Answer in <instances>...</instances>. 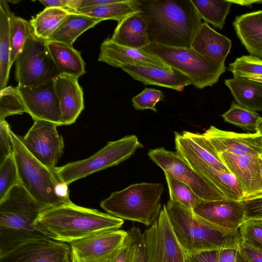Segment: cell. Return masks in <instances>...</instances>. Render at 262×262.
Returning a JSON list of instances; mask_svg holds the SVG:
<instances>
[{
  "label": "cell",
  "mask_w": 262,
  "mask_h": 262,
  "mask_svg": "<svg viewBox=\"0 0 262 262\" xmlns=\"http://www.w3.org/2000/svg\"><path fill=\"white\" fill-rule=\"evenodd\" d=\"M259 164H260L261 176V178H262V158L260 157H259Z\"/></svg>",
  "instance_id": "db71d44e"
},
{
  "label": "cell",
  "mask_w": 262,
  "mask_h": 262,
  "mask_svg": "<svg viewBox=\"0 0 262 262\" xmlns=\"http://www.w3.org/2000/svg\"><path fill=\"white\" fill-rule=\"evenodd\" d=\"M19 183L17 168L12 154L0 163V201Z\"/></svg>",
  "instance_id": "74e56055"
},
{
  "label": "cell",
  "mask_w": 262,
  "mask_h": 262,
  "mask_svg": "<svg viewBox=\"0 0 262 262\" xmlns=\"http://www.w3.org/2000/svg\"><path fill=\"white\" fill-rule=\"evenodd\" d=\"M176 152L195 171L211 182L227 198L244 200V194L234 175L222 172L206 163L192 152L174 135Z\"/></svg>",
  "instance_id": "ac0fdd59"
},
{
  "label": "cell",
  "mask_w": 262,
  "mask_h": 262,
  "mask_svg": "<svg viewBox=\"0 0 262 262\" xmlns=\"http://www.w3.org/2000/svg\"><path fill=\"white\" fill-rule=\"evenodd\" d=\"M24 113L26 108L16 88L7 86L0 90V122L9 116Z\"/></svg>",
  "instance_id": "d590c367"
},
{
  "label": "cell",
  "mask_w": 262,
  "mask_h": 262,
  "mask_svg": "<svg viewBox=\"0 0 262 262\" xmlns=\"http://www.w3.org/2000/svg\"><path fill=\"white\" fill-rule=\"evenodd\" d=\"M235 262H249L246 258H245L239 252L237 254Z\"/></svg>",
  "instance_id": "f5cc1de1"
},
{
  "label": "cell",
  "mask_w": 262,
  "mask_h": 262,
  "mask_svg": "<svg viewBox=\"0 0 262 262\" xmlns=\"http://www.w3.org/2000/svg\"><path fill=\"white\" fill-rule=\"evenodd\" d=\"M239 252L249 262H262V251L242 243Z\"/></svg>",
  "instance_id": "bcb514c9"
},
{
  "label": "cell",
  "mask_w": 262,
  "mask_h": 262,
  "mask_svg": "<svg viewBox=\"0 0 262 262\" xmlns=\"http://www.w3.org/2000/svg\"><path fill=\"white\" fill-rule=\"evenodd\" d=\"M150 42L191 48L202 19L191 0H139Z\"/></svg>",
  "instance_id": "6da1fadb"
},
{
  "label": "cell",
  "mask_w": 262,
  "mask_h": 262,
  "mask_svg": "<svg viewBox=\"0 0 262 262\" xmlns=\"http://www.w3.org/2000/svg\"><path fill=\"white\" fill-rule=\"evenodd\" d=\"M193 211L208 222L230 230H238L245 221L242 201L229 199L211 201L203 200Z\"/></svg>",
  "instance_id": "ffe728a7"
},
{
  "label": "cell",
  "mask_w": 262,
  "mask_h": 262,
  "mask_svg": "<svg viewBox=\"0 0 262 262\" xmlns=\"http://www.w3.org/2000/svg\"><path fill=\"white\" fill-rule=\"evenodd\" d=\"M102 21L100 19L73 11L48 40L59 41L73 46L80 35Z\"/></svg>",
  "instance_id": "83f0119b"
},
{
  "label": "cell",
  "mask_w": 262,
  "mask_h": 262,
  "mask_svg": "<svg viewBox=\"0 0 262 262\" xmlns=\"http://www.w3.org/2000/svg\"><path fill=\"white\" fill-rule=\"evenodd\" d=\"M238 249L227 248L220 250L218 262H235Z\"/></svg>",
  "instance_id": "7dc6e473"
},
{
  "label": "cell",
  "mask_w": 262,
  "mask_h": 262,
  "mask_svg": "<svg viewBox=\"0 0 262 262\" xmlns=\"http://www.w3.org/2000/svg\"><path fill=\"white\" fill-rule=\"evenodd\" d=\"M15 76L18 85L37 86L53 81L59 74L51 59L45 41L33 30L15 61Z\"/></svg>",
  "instance_id": "9c48e42d"
},
{
  "label": "cell",
  "mask_w": 262,
  "mask_h": 262,
  "mask_svg": "<svg viewBox=\"0 0 262 262\" xmlns=\"http://www.w3.org/2000/svg\"><path fill=\"white\" fill-rule=\"evenodd\" d=\"M232 4H237L241 6L250 7L253 4H262V0H230Z\"/></svg>",
  "instance_id": "681fc988"
},
{
  "label": "cell",
  "mask_w": 262,
  "mask_h": 262,
  "mask_svg": "<svg viewBox=\"0 0 262 262\" xmlns=\"http://www.w3.org/2000/svg\"><path fill=\"white\" fill-rule=\"evenodd\" d=\"M233 26L250 55L262 59V10L236 16Z\"/></svg>",
  "instance_id": "d4e9b609"
},
{
  "label": "cell",
  "mask_w": 262,
  "mask_h": 262,
  "mask_svg": "<svg viewBox=\"0 0 262 262\" xmlns=\"http://www.w3.org/2000/svg\"><path fill=\"white\" fill-rule=\"evenodd\" d=\"M224 83L238 104L254 112L262 111V82L233 77Z\"/></svg>",
  "instance_id": "4316f807"
},
{
  "label": "cell",
  "mask_w": 262,
  "mask_h": 262,
  "mask_svg": "<svg viewBox=\"0 0 262 262\" xmlns=\"http://www.w3.org/2000/svg\"><path fill=\"white\" fill-rule=\"evenodd\" d=\"M242 201L245 210V221L262 220V195Z\"/></svg>",
  "instance_id": "7bdbcfd3"
},
{
  "label": "cell",
  "mask_w": 262,
  "mask_h": 262,
  "mask_svg": "<svg viewBox=\"0 0 262 262\" xmlns=\"http://www.w3.org/2000/svg\"><path fill=\"white\" fill-rule=\"evenodd\" d=\"M10 127L6 120L0 122V163L13 154Z\"/></svg>",
  "instance_id": "b9f144b4"
},
{
  "label": "cell",
  "mask_w": 262,
  "mask_h": 262,
  "mask_svg": "<svg viewBox=\"0 0 262 262\" xmlns=\"http://www.w3.org/2000/svg\"><path fill=\"white\" fill-rule=\"evenodd\" d=\"M32 30L30 21L15 16L12 12L10 18V66L11 67L22 51Z\"/></svg>",
  "instance_id": "d6a6232c"
},
{
  "label": "cell",
  "mask_w": 262,
  "mask_h": 262,
  "mask_svg": "<svg viewBox=\"0 0 262 262\" xmlns=\"http://www.w3.org/2000/svg\"><path fill=\"white\" fill-rule=\"evenodd\" d=\"M12 13L8 1H0V90L7 86L9 72L10 18Z\"/></svg>",
  "instance_id": "f546056e"
},
{
  "label": "cell",
  "mask_w": 262,
  "mask_h": 262,
  "mask_svg": "<svg viewBox=\"0 0 262 262\" xmlns=\"http://www.w3.org/2000/svg\"><path fill=\"white\" fill-rule=\"evenodd\" d=\"M39 2L46 8L55 7L70 10L71 0H41Z\"/></svg>",
  "instance_id": "c3c4849f"
},
{
  "label": "cell",
  "mask_w": 262,
  "mask_h": 262,
  "mask_svg": "<svg viewBox=\"0 0 262 262\" xmlns=\"http://www.w3.org/2000/svg\"><path fill=\"white\" fill-rule=\"evenodd\" d=\"M219 254L220 250L206 251L194 253L185 252V262H218Z\"/></svg>",
  "instance_id": "ee69618b"
},
{
  "label": "cell",
  "mask_w": 262,
  "mask_h": 262,
  "mask_svg": "<svg viewBox=\"0 0 262 262\" xmlns=\"http://www.w3.org/2000/svg\"><path fill=\"white\" fill-rule=\"evenodd\" d=\"M247 78L250 80L262 82V75L251 76Z\"/></svg>",
  "instance_id": "816d5d0a"
},
{
  "label": "cell",
  "mask_w": 262,
  "mask_h": 262,
  "mask_svg": "<svg viewBox=\"0 0 262 262\" xmlns=\"http://www.w3.org/2000/svg\"><path fill=\"white\" fill-rule=\"evenodd\" d=\"M0 262H73L68 243L48 237L25 242L0 255Z\"/></svg>",
  "instance_id": "4fadbf2b"
},
{
  "label": "cell",
  "mask_w": 262,
  "mask_h": 262,
  "mask_svg": "<svg viewBox=\"0 0 262 262\" xmlns=\"http://www.w3.org/2000/svg\"><path fill=\"white\" fill-rule=\"evenodd\" d=\"M143 145L134 135L110 141L91 157L72 162L54 170L59 180L69 185L94 172L119 164L134 154Z\"/></svg>",
  "instance_id": "ba28073f"
},
{
  "label": "cell",
  "mask_w": 262,
  "mask_h": 262,
  "mask_svg": "<svg viewBox=\"0 0 262 262\" xmlns=\"http://www.w3.org/2000/svg\"><path fill=\"white\" fill-rule=\"evenodd\" d=\"M53 83L59 102L60 125H71L75 123L84 107L83 93L78 78L60 74Z\"/></svg>",
  "instance_id": "44dd1931"
},
{
  "label": "cell",
  "mask_w": 262,
  "mask_h": 262,
  "mask_svg": "<svg viewBox=\"0 0 262 262\" xmlns=\"http://www.w3.org/2000/svg\"><path fill=\"white\" fill-rule=\"evenodd\" d=\"M143 235L148 262H185V252L173 229L165 204L158 219Z\"/></svg>",
  "instance_id": "8fae6325"
},
{
  "label": "cell",
  "mask_w": 262,
  "mask_h": 262,
  "mask_svg": "<svg viewBox=\"0 0 262 262\" xmlns=\"http://www.w3.org/2000/svg\"><path fill=\"white\" fill-rule=\"evenodd\" d=\"M150 159L169 177L187 185L202 200L206 201L228 199L211 182L195 171L178 153L159 147L149 149Z\"/></svg>",
  "instance_id": "30bf717a"
},
{
  "label": "cell",
  "mask_w": 262,
  "mask_h": 262,
  "mask_svg": "<svg viewBox=\"0 0 262 262\" xmlns=\"http://www.w3.org/2000/svg\"><path fill=\"white\" fill-rule=\"evenodd\" d=\"M238 230L242 243L262 251V220H246Z\"/></svg>",
  "instance_id": "f35d334b"
},
{
  "label": "cell",
  "mask_w": 262,
  "mask_h": 262,
  "mask_svg": "<svg viewBox=\"0 0 262 262\" xmlns=\"http://www.w3.org/2000/svg\"><path fill=\"white\" fill-rule=\"evenodd\" d=\"M140 11L139 0H121L76 12L102 21L112 19L119 22L129 14Z\"/></svg>",
  "instance_id": "4dcf8cb0"
},
{
  "label": "cell",
  "mask_w": 262,
  "mask_h": 262,
  "mask_svg": "<svg viewBox=\"0 0 262 262\" xmlns=\"http://www.w3.org/2000/svg\"><path fill=\"white\" fill-rule=\"evenodd\" d=\"M228 70L233 77H248L262 75V59L252 55H244L236 58L229 64Z\"/></svg>",
  "instance_id": "8d00e7d4"
},
{
  "label": "cell",
  "mask_w": 262,
  "mask_h": 262,
  "mask_svg": "<svg viewBox=\"0 0 262 262\" xmlns=\"http://www.w3.org/2000/svg\"><path fill=\"white\" fill-rule=\"evenodd\" d=\"M256 132L259 133L261 136V146H262V118L260 117L257 121L256 125ZM262 158V154L260 156Z\"/></svg>",
  "instance_id": "f907efd6"
},
{
  "label": "cell",
  "mask_w": 262,
  "mask_h": 262,
  "mask_svg": "<svg viewBox=\"0 0 262 262\" xmlns=\"http://www.w3.org/2000/svg\"><path fill=\"white\" fill-rule=\"evenodd\" d=\"M134 79L145 85H155L182 92L184 88L193 85L191 80L181 72L163 68L124 66L120 68Z\"/></svg>",
  "instance_id": "7402d4cb"
},
{
  "label": "cell",
  "mask_w": 262,
  "mask_h": 262,
  "mask_svg": "<svg viewBox=\"0 0 262 262\" xmlns=\"http://www.w3.org/2000/svg\"><path fill=\"white\" fill-rule=\"evenodd\" d=\"M45 43L59 74L79 78L85 73V64L80 52L73 46L53 40H46Z\"/></svg>",
  "instance_id": "484cf974"
},
{
  "label": "cell",
  "mask_w": 262,
  "mask_h": 262,
  "mask_svg": "<svg viewBox=\"0 0 262 262\" xmlns=\"http://www.w3.org/2000/svg\"><path fill=\"white\" fill-rule=\"evenodd\" d=\"M232 46L231 40L203 22L197 30L191 48L205 56L219 63H225Z\"/></svg>",
  "instance_id": "603a6c76"
},
{
  "label": "cell",
  "mask_w": 262,
  "mask_h": 262,
  "mask_svg": "<svg viewBox=\"0 0 262 262\" xmlns=\"http://www.w3.org/2000/svg\"><path fill=\"white\" fill-rule=\"evenodd\" d=\"M165 205L177 238L186 252L239 249L242 240L238 230L215 225L170 200Z\"/></svg>",
  "instance_id": "3957f363"
},
{
  "label": "cell",
  "mask_w": 262,
  "mask_h": 262,
  "mask_svg": "<svg viewBox=\"0 0 262 262\" xmlns=\"http://www.w3.org/2000/svg\"><path fill=\"white\" fill-rule=\"evenodd\" d=\"M217 155L235 177L243 191L244 200L262 195L259 157L237 156L228 152Z\"/></svg>",
  "instance_id": "e0dca14e"
},
{
  "label": "cell",
  "mask_w": 262,
  "mask_h": 262,
  "mask_svg": "<svg viewBox=\"0 0 262 262\" xmlns=\"http://www.w3.org/2000/svg\"><path fill=\"white\" fill-rule=\"evenodd\" d=\"M222 117L227 123L253 132H256L257 123L260 117L256 112L243 107L233 101L229 109Z\"/></svg>",
  "instance_id": "836d02e7"
},
{
  "label": "cell",
  "mask_w": 262,
  "mask_h": 262,
  "mask_svg": "<svg viewBox=\"0 0 262 262\" xmlns=\"http://www.w3.org/2000/svg\"><path fill=\"white\" fill-rule=\"evenodd\" d=\"M164 175L168 186L169 200L191 210L203 201L187 185L166 174Z\"/></svg>",
  "instance_id": "e575fe53"
},
{
  "label": "cell",
  "mask_w": 262,
  "mask_h": 262,
  "mask_svg": "<svg viewBox=\"0 0 262 262\" xmlns=\"http://www.w3.org/2000/svg\"><path fill=\"white\" fill-rule=\"evenodd\" d=\"M72 12L66 9L46 8L30 21L34 34L45 41L49 40Z\"/></svg>",
  "instance_id": "f1b7e54d"
},
{
  "label": "cell",
  "mask_w": 262,
  "mask_h": 262,
  "mask_svg": "<svg viewBox=\"0 0 262 262\" xmlns=\"http://www.w3.org/2000/svg\"><path fill=\"white\" fill-rule=\"evenodd\" d=\"M203 135L217 154L228 152L237 156L261 155V136L257 132L237 133L210 126Z\"/></svg>",
  "instance_id": "2e32d148"
},
{
  "label": "cell",
  "mask_w": 262,
  "mask_h": 262,
  "mask_svg": "<svg viewBox=\"0 0 262 262\" xmlns=\"http://www.w3.org/2000/svg\"><path fill=\"white\" fill-rule=\"evenodd\" d=\"M162 91L153 88H145L132 99V104L136 110H150L157 112L156 104L163 100Z\"/></svg>",
  "instance_id": "ab89813d"
},
{
  "label": "cell",
  "mask_w": 262,
  "mask_h": 262,
  "mask_svg": "<svg viewBox=\"0 0 262 262\" xmlns=\"http://www.w3.org/2000/svg\"><path fill=\"white\" fill-rule=\"evenodd\" d=\"M204 22L222 29L233 4L229 0H191Z\"/></svg>",
  "instance_id": "1f68e13d"
},
{
  "label": "cell",
  "mask_w": 262,
  "mask_h": 262,
  "mask_svg": "<svg viewBox=\"0 0 262 262\" xmlns=\"http://www.w3.org/2000/svg\"><path fill=\"white\" fill-rule=\"evenodd\" d=\"M48 208L19 183L0 201V255L28 240L47 237L34 224Z\"/></svg>",
  "instance_id": "277c9868"
},
{
  "label": "cell",
  "mask_w": 262,
  "mask_h": 262,
  "mask_svg": "<svg viewBox=\"0 0 262 262\" xmlns=\"http://www.w3.org/2000/svg\"><path fill=\"white\" fill-rule=\"evenodd\" d=\"M131 256V239L127 231V235L123 245L116 252L109 262H130Z\"/></svg>",
  "instance_id": "f6af8a7d"
},
{
  "label": "cell",
  "mask_w": 262,
  "mask_h": 262,
  "mask_svg": "<svg viewBox=\"0 0 262 262\" xmlns=\"http://www.w3.org/2000/svg\"><path fill=\"white\" fill-rule=\"evenodd\" d=\"M127 235V231L118 229L73 241V262H109Z\"/></svg>",
  "instance_id": "5bb4252c"
},
{
  "label": "cell",
  "mask_w": 262,
  "mask_h": 262,
  "mask_svg": "<svg viewBox=\"0 0 262 262\" xmlns=\"http://www.w3.org/2000/svg\"><path fill=\"white\" fill-rule=\"evenodd\" d=\"M59 124L46 120H34L23 142L28 151L39 162L54 170L62 155L63 139L57 130Z\"/></svg>",
  "instance_id": "7c38bea8"
},
{
  "label": "cell",
  "mask_w": 262,
  "mask_h": 262,
  "mask_svg": "<svg viewBox=\"0 0 262 262\" xmlns=\"http://www.w3.org/2000/svg\"><path fill=\"white\" fill-rule=\"evenodd\" d=\"M132 243L130 262H148L145 249L143 233L138 227L133 226L128 230Z\"/></svg>",
  "instance_id": "60d3db41"
},
{
  "label": "cell",
  "mask_w": 262,
  "mask_h": 262,
  "mask_svg": "<svg viewBox=\"0 0 262 262\" xmlns=\"http://www.w3.org/2000/svg\"><path fill=\"white\" fill-rule=\"evenodd\" d=\"M158 57L168 66L188 77L199 89L212 86L226 72L225 63H219L198 53L191 48L178 47L150 42L142 49Z\"/></svg>",
  "instance_id": "52a82bcc"
},
{
  "label": "cell",
  "mask_w": 262,
  "mask_h": 262,
  "mask_svg": "<svg viewBox=\"0 0 262 262\" xmlns=\"http://www.w3.org/2000/svg\"><path fill=\"white\" fill-rule=\"evenodd\" d=\"M124 220L73 202L44 210L34 224L46 236L70 242L102 232L119 229Z\"/></svg>",
  "instance_id": "7a4b0ae2"
},
{
  "label": "cell",
  "mask_w": 262,
  "mask_h": 262,
  "mask_svg": "<svg viewBox=\"0 0 262 262\" xmlns=\"http://www.w3.org/2000/svg\"><path fill=\"white\" fill-rule=\"evenodd\" d=\"M164 185L141 182L130 185L114 192L100 203L101 207L108 214L123 220L151 226L162 210L161 198Z\"/></svg>",
  "instance_id": "8992f818"
},
{
  "label": "cell",
  "mask_w": 262,
  "mask_h": 262,
  "mask_svg": "<svg viewBox=\"0 0 262 262\" xmlns=\"http://www.w3.org/2000/svg\"><path fill=\"white\" fill-rule=\"evenodd\" d=\"M16 88L26 113L34 120H46L61 125L59 102L53 80L37 86L26 87L18 85Z\"/></svg>",
  "instance_id": "9a60e30c"
},
{
  "label": "cell",
  "mask_w": 262,
  "mask_h": 262,
  "mask_svg": "<svg viewBox=\"0 0 262 262\" xmlns=\"http://www.w3.org/2000/svg\"><path fill=\"white\" fill-rule=\"evenodd\" d=\"M19 182L30 195L49 208L72 203L68 186L54 170L36 159L25 146L22 138L10 130Z\"/></svg>",
  "instance_id": "5b68a950"
},
{
  "label": "cell",
  "mask_w": 262,
  "mask_h": 262,
  "mask_svg": "<svg viewBox=\"0 0 262 262\" xmlns=\"http://www.w3.org/2000/svg\"><path fill=\"white\" fill-rule=\"evenodd\" d=\"M146 20L141 11L129 14L118 23L110 38L119 45L143 49L150 43Z\"/></svg>",
  "instance_id": "cb8c5ba5"
},
{
  "label": "cell",
  "mask_w": 262,
  "mask_h": 262,
  "mask_svg": "<svg viewBox=\"0 0 262 262\" xmlns=\"http://www.w3.org/2000/svg\"><path fill=\"white\" fill-rule=\"evenodd\" d=\"M98 60L116 68L137 66L163 68L173 70L158 57L143 49L123 46L113 41L110 38L101 45Z\"/></svg>",
  "instance_id": "d6986e66"
}]
</instances>
